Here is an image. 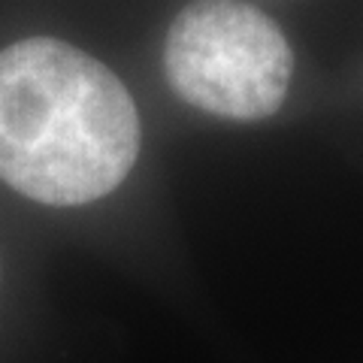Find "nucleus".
I'll list each match as a JSON object with an SVG mask.
<instances>
[{"mask_svg": "<svg viewBox=\"0 0 363 363\" xmlns=\"http://www.w3.org/2000/svg\"><path fill=\"white\" fill-rule=\"evenodd\" d=\"M167 79L185 104L236 121L272 116L288 94L294 55L279 25L240 0H194L173 18Z\"/></svg>", "mask_w": 363, "mask_h": 363, "instance_id": "nucleus-2", "label": "nucleus"}, {"mask_svg": "<svg viewBox=\"0 0 363 363\" xmlns=\"http://www.w3.org/2000/svg\"><path fill=\"white\" fill-rule=\"evenodd\" d=\"M140 155V116L118 76L61 40L0 52V179L49 206L116 191Z\"/></svg>", "mask_w": 363, "mask_h": 363, "instance_id": "nucleus-1", "label": "nucleus"}]
</instances>
